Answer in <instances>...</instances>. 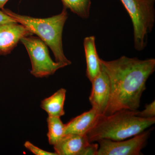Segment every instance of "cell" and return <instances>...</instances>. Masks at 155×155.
Here are the masks:
<instances>
[{
    "label": "cell",
    "instance_id": "obj_1",
    "mask_svg": "<svg viewBox=\"0 0 155 155\" xmlns=\"http://www.w3.org/2000/svg\"><path fill=\"white\" fill-rule=\"evenodd\" d=\"M100 61L110 86V101L104 115L123 110H137L147 80L154 72L155 59L141 60L123 56L114 61L101 58Z\"/></svg>",
    "mask_w": 155,
    "mask_h": 155
},
{
    "label": "cell",
    "instance_id": "obj_2",
    "mask_svg": "<svg viewBox=\"0 0 155 155\" xmlns=\"http://www.w3.org/2000/svg\"><path fill=\"white\" fill-rule=\"evenodd\" d=\"M137 110H123L106 116L99 115L94 126L86 134L90 142L100 140H124L137 135L153 125L155 118L137 116Z\"/></svg>",
    "mask_w": 155,
    "mask_h": 155
},
{
    "label": "cell",
    "instance_id": "obj_3",
    "mask_svg": "<svg viewBox=\"0 0 155 155\" xmlns=\"http://www.w3.org/2000/svg\"><path fill=\"white\" fill-rule=\"evenodd\" d=\"M9 16L28 28L33 34L36 35L49 47L54 56L56 62L70 65L63 50L62 35L64 25L68 14L66 8L61 14L47 18H37L16 14L8 9H2Z\"/></svg>",
    "mask_w": 155,
    "mask_h": 155
},
{
    "label": "cell",
    "instance_id": "obj_4",
    "mask_svg": "<svg viewBox=\"0 0 155 155\" xmlns=\"http://www.w3.org/2000/svg\"><path fill=\"white\" fill-rule=\"evenodd\" d=\"M130 16L133 26L134 48L144 49L149 34L154 25L155 0H120Z\"/></svg>",
    "mask_w": 155,
    "mask_h": 155
},
{
    "label": "cell",
    "instance_id": "obj_5",
    "mask_svg": "<svg viewBox=\"0 0 155 155\" xmlns=\"http://www.w3.org/2000/svg\"><path fill=\"white\" fill-rule=\"evenodd\" d=\"M20 41L28 52L31 64L30 73L35 77H48L58 69L67 66L52 60L47 45L40 38L30 35L23 37Z\"/></svg>",
    "mask_w": 155,
    "mask_h": 155
},
{
    "label": "cell",
    "instance_id": "obj_6",
    "mask_svg": "<svg viewBox=\"0 0 155 155\" xmlns=\"http://www.w3.org/2000/svg\"><path fill=\"white\" fill-rule=\"evenodd\" d=\"M150 131H144L127 140H100L96 155H139L147 143Z\"/></svg>",
    "mask_w": 155,
    "mask_h": 155
},
{
    "label": "cell",
    "instance_id": "obj_7",
    "mask_svg": "<svg viewBox=\"0 0 155 155\" xmlns=\"http://www.w3.org/2000/svg\"><path fill=\"white\" fill-rule=\"evenodd\" d=\"M98 143L90 142L86 135L66 134L54 146L58 155H96Z\"/></svg>",
    "mask_w": 155,
    "mask_h": 155
},
{
    "label": "cell",
    "instance_id": "obj_8",
    "mask_svg": "<svg viewBox=\"0 0 155 155\" xmlns=\"http://www.w3.org/2000/svg\"><path fill=\"white\" fill-rule=\"evenodd\" d=\"M91 82L92 89L89 101L92 108L100 115H104L107 107L110 96L109 78L101 68L99 74Z\"/></svg>",
    "mask_w": 155,
    "mask_h": 155
},
{
    "label": "cell",
    "instance_id": "obj_9",
    "mask_svg": "<svg viewBox=\"0 0 155 155\" xmlns=\"http://www.w3.org/2000/svg\"><path fill=\"white\" fill-rule=\"evenodd\" d=\"M32 35L28 28L18 22L0 23V55L10 54L21 39Z\"/></svg>",
    "mask_w": 155,
    "mask_h": 155
},
{
    "label": "cell",
    "instance_id": "obj_10",
    "mask_svg": "<svg viewBox=\"0 0 155 155\" xmlns=\"http://www.w3.org/2000/svg\"><path fill=\"white\" fill-rule=\"evenodd\" d=\"M99 115L92 108L90 110L75 117L65 124L64 135L69 134L86 135L94 125Z\"/></svg>",
    "mask_w": 155,
    "mask_h": 155
},
{
    "label": "cell",
    "instance_id": "obj_11",
    "mask_svg": "<svg viewBox=\"0 0 155 155\" xmlns=\"http://www.w3.org/2000/svg\"><path fill=\"white\" fill-rule=\"evenodd\" d=\"M84 47L87 63L86 75L91 82L101 69L100 58L97 52L94 36L86 37L84 40Z\"/></svg>",
    "mask_w": 155,
    "mask_h": 155
},
{
    "label": "cell",
    "instance_id": "obj_12",
    "mask_svg": "<svg viewBox=\"0 0 155 155\" xmlns=\"http://www.w3.org/2000/svg\"><path fill=\"white\" fill-rule=\"evenodd\" d=\"M66 92L67 91L65 89L61 88L51 96L42 101L41 107L49 116L61 117L64 116Z\"/></svg>",
    "mask_w": 155,
    "mask_h": 155
},
{
    "label": "cell",
    "instance_id": "obj_13",
    "mask_svg": "<svg viewBox=\"0 0 155 155\" xmlns=\"http://www.w3.org/2000/svg\"><path fill=\"white\" fill-rule=\"evenodd\" d=\"M47 121L48 129V140L50 144L54 146L64 137L65 124L63 123L60 117L48 116Z\"/></svg>",
    "mask_w": 155,
    "mask_h": 155
},
{
    "label": "cell",
    "instance_id": "obj_14",
    "mask_svg": "<svg viewBox=\"0 0 155 155\" xmlns=\"http://www.w3.org/2000/svg\"><path fill=\"white\" fill-rule=\"evenodd\" d=\"M64 8L69 9L81 18L87 19L90 16L91 0H61Z\"/></svg>",
    "mask_w": 155,
    "mask_h": 155
},
{
    "label": "cell",
    "instance_id": "obj_15",
    "mask_svg": "<svg viewBox=\"0 0 155 155\" xmlns=\"http://www.w3.org/2000/svg\"><path fill=\"white\" fill-rule=\"evenodd\" d=\"M24 145L27 150L35 155H58L55 152H50L41 149L28 141L25 142Z\"/></svg>",
    "mask_w": 155,
    "mask_h": 155
},
{
    "label": "cell",
    "instance_id": "obj_16",
    "mask_svg": "<svg viewBox=\"0 0 155 155\" xmlns=\"http://www.w3.org/2000/svg\"><path fill=\"white\" fill-rule=\"evenodd\" d=\"M137 116L144 118H154L155 116V101L145 106L143 110L138 111Z\"/></svg>",
    "mask_w": 155,
    "mask_h": 155
},
{
    "label": "cell",
    "instance_id": "obj_17",
    "mask_svg": "<svg viewBox=\"0 0 155 155\" xmlns=\"http://www.w3.org/2000/svg\"><path fill=\"white\" fill-rule=\"evenodd\" d=\"M17 22L13 18L6 14L2 9H0V23Z\"/></svg>",
    "mask_w": 155,
    "mask_h": 155
},
{
    "label": "cell",
    "instance_id": "obj_18",
    "mask_svg": "<svg viewBox=\"0 0 155 155\" xmlns=\"http://www.w3.org/2000/svg\"><path fill=\"white\" fill-rule=\"evenodd\" d=\"M9 0H0V9L4 8V7Z\"/></svg>",
    "mask_w": 155,
    "mask_h": 155
}]
</instances>
